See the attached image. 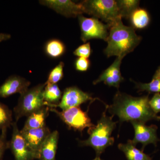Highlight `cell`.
<instances>
[{
    "label": "cell",
    "mask_w": 160,
    "mask_h": 160,
    "mask_svg": "<svg viewBox=\"0 0 160 160\" xmlns=\"http://www.w3.org/2000/svg\"><path fill=\"white\" fill-rule=\"evenodd\" d=\"M136 87L139 92L147 91L149 92H160V79L152 78L149 83H136Z\"/></svg>",
    "instance_id": "cb8c5ba5"
},
{
    "label": "cell",
    "mask_w": 160,
    "mask_h": 160,
    "mask_svg": "<svg viewBox=\"0 0 160 160\" xmlns=\"http://www.w3.org/2000/svg\"><path fill=\"white\" fill-rule=\"evenodd\" d=\"M118 147L125 153L127 160H152L149 156L136 148L130 140H128L126 144H119Z\"/></svg>",
    "instance_id": "ac0fdd59"
},
{
    "label": "cell",
    "mask_w": 160,
    "mask_h": 160,
    "mask_svg": "<svg viewBox=\"0 0 160 160\" xmlns=\"http://www.w3.org/2000/svg\"><path fill=\"white\" fill-rule=\"evenodd\" d=\"M107 47L104 52L108 58L113 56L124 58L134 50L139 45L142 38L138 35L133 27L123 25L122 19L116 21L109 26Z\"/></svg>",
    "instance_id": "7a4b0ae2"
},
{
    "label": "cell",
    "mask_w": 160,
    "mask_h": 160,
    "mask_svg": "<svg viewBox=\"0 0 160 160\" xmlns=\"http://www.w3.org/2000/svg\"><path fill=\"white\" fill-rule=\"evenodd\" d=\"M117 4L120 17L130 18L132 13L138 8L140 1L138 0H118Z\"/></svg>",
    "instance_id": "ffe728a7"
},
{
    "label": "cell",
    "mask_w": 160,
    "mask_h": 160,
    "mask_svg": "<svg viewBox=\"0 0 160 160\" xmlns=\"http://www.w3.org/2000/svg\"><path fill=\"white\" fill-rule=\"evenodd\" d=\"M49 107L45 106L38 111L32 113L27 118L24 129H38L46 126L45 121L48 115Z\"/></svg>",
    "instance_id": "2e32d148"
},
{
    "label": "cell",
    "mask_w": 160,
    "mask_h": 160,
    "mask_svg": "<svg viewBox=\"0 0 160 160\" xmlns=\"http://www.w3.org/2000/svg\"><path fill=\"white\" fill-rule=\"evenodd\" d=\"M12 133L9 142V148L11 149L15 160H33L38 159L39 156L32 151L27 145L25 139L18 128L17 122H12Z\"/></svg>",
    "instance_id": "ba28073f"
},
{
    "label": "cell",
    "mask_w": 160,
    "mask_h": 160,
    "mask_svg": "<svg viewBox=\"0 0 160 160\" xmlns=\"http://www.w3.org/2000/svg\"><path fill=\"white\" fill-rule=\"evenodd\" d=\"M7 128H4L0 132V160H3L4 153L9 148V142L7 140Z\"/></svg>",
    "instance_id": "d4e9b609"
},
{
    "label": "cell",
    "mask_w": 160,
    "mask_h": 160,
    "mask_svg": "<svg viewBox=\"0 0 160 160\" xmlns=\"http://www.w3.org/2000/svg\"><path fill=\"white\" fill-rule=\"evenodd\" d=\"M93 99L91 95L84 92L76 87L66 88L61 101L56 107H58L62 110L69 109L72 107H78L87 101Z\"/></svg>",
    "instance_id": "8fae6325"
},
{
    "label": "cell",
    "mask_w": 160,
    "mask_h": 160,
    "mask_svg": "<svg viewBox=\"0 0 160 160\" xmlns=\"http://www.w3.org/2000/svg\"><path fill=\"white\" fill-rule=\"evenodd\" d=\"M149 106L156 114L160 112V93H156L149 101Z\"/></svg>",
    "instance_id": "83f0119b"
},
{
    "label": "cell",
    "mask_w": 160,
    "mask_h": 160,
    "mask_svg": "<svg viewBox=\"0 0 160 160\" xmlns=\"http://www.w3.org/2000/svg\"><path fill=\"white\" fill-rule=\"evenodd\" d=\"M93 160H102L101 159V158H100V157L99 156H96V157Z\"/></svg>",
    "instance_id": "4dcf8cb0"
},
{
    "label": "cell",
    "mask_w": 160,
    "mask_h": 160,
    "mask_svg": "<svg viewBox=\"0 0 160 160\" xmlns=\"http://www.w3.org/2000/svg\"><path fill=\"white\" fill-rule=\"evenodd\" d=\"M84 12L101 19L109 26L120 17L116 1L114 0H86L81 2Z\"/></svg>",
    "instance_id": "5b68a950"
},
{
    "label": "cell",
    "mask_w": 160,
    "mask_h": 160,
    "mask_svg": "<svg viewBox=\"0 0 160 160\" xmlns=\"http://www.w3.org/2000/svg\"><path fill=\"white\" fill-rule=\"evenodd\" d=\"M49 110L56 113L68 127L75 130L82 132L86 128L90 129L95 126L87 112L82 110L79 106L61 112L54 108H49Z\"/></svg>",
    "instance_id": "8992f818"
},
{
    "label": "cell",
    "mask_w": 160,
    "mask_h": 160,
    "mask_svg": "<svg viewBox=\"0 0 160 160\" xmlns=\"http://www.w3.org/2000/svg\"><path fill=\"white\" fill-rule=\"evenodd\" d=\"M58 138V131L51 132L41 146L39 152V160H55Z\"/></svg>",
    "instance_id": "9a60e30c"
},
{
    "label": "cell",
    "mask_w": 160,
    "mask_h": 160,
    "mask_svg": "<svg viewBox=\"0 0 160 160\" xmlns=\"http://www.w3.org/2000/svg\"><path fill=\"white\" fill-rule=\"evenodd\" d=\"M64 63L63 62H60L57 66L52 69L45 84H55L61 81L64 76Z\"/></svg>",
    "instance_id": "603a6c76"
},
{
    "label": "cell",
    "mask_w": 160,
    "mask_h": 160,
    "mask_svg": "<svg viewBox=\"0 0 160 160\" xmlns=\"http://www.w3.org/2000/svg\"><path fill=\"white\" fill-rule=\"evenodd\" d=\"M91 49L90 43L88 42L83 44L75 50L73 54L79 58H88L91 54Z\"/></svg>",
    "instance_id": "484cf974"
},
{
    "label": "cell",
    "mask_w": 160,
    "mask_h": 160,
    "mask_svg": "<svg viewBox=\"0 0 160 160\" xmlns=\"http://www.w3.org/2000/svg\"><path fill=\"white\" fill-rule=\"evenodd\" d=\"M149 96L133 97L117 92L112 105L107 106L112 116L117 115L120 122H139L145 123L150 120L160 121V116L152 111L149 104Z\"/></svg>",
    "instance_id": "6da1fadb"
},
{
    "label": "cell",
    "mask_w": 160,
    "mask_h": 160,
    "mask_svg": "<svg viewBox=\"0 0 160 160\" xmlns=\"http://www.w3.org/2000/svg\"><path fill=\"white\" fill-rule=\"evenodd\" d=\"M134 128L135 136L131 142L135 146L140 143L142 144V151L145 146L149 144H154L156 146L158 142L160 140L157 134L158 127L155 125L147 126L145 123L137 122H131Z\"/></svg>",
    "instance_id": "30bf717a"
},
{
    "label": "cell",
    "mask_w": 160,
    "mask_h": 160,
    "mask_svg": "<svg viewBox=\"0 0 160 160\" xmlns=\"http://www.w3.org/2000/svg\"><path fill=\"white\" fill-rule=\"evenodd\" d=\"M20 132L29 148L39 156L41 146L47 137L51 133L49 128L46 126L38 129L23 128Z\"/></svg>",
    "instance_id": "7c38bea8"
},
{
    "label": "cell",
    "mask_w": 160,
    "mask_h": 160,
    "mask_svg": "<svg viewBox=\"0 0 160 160\" xmlns=\"http://www.w3.org/2000/svg\"><path fill=\"white\" fill-rule=\"evenodd\" d=\"M90 65V62L88 58H78L76 60L75 68L79 71H86L88 70Z\"/></svg>",
    "instance_id": "4316f807"
},
{
    "label": "cell",
    "mask_w": 160,
    "mask_h": 160,
    "mask_svg": "<svg viewBox=\"0 0 160 160\" xmlns=\"http://www.w3.org/2000/svg\"><path fill=\"white\" fill-rule=\"evenodd\" d=\"M152 78L160 79V67L156 72L155 73L154 76H153Z\"/></svg>",
    "instance_id": "f546056e"
},
{
    "label": "cell",
    "mask_w": 160,
    "mask_h": 160,
    "mask_svg": "<svg viewBox=\"0 0 160 160\" xmlns=\"http://www.w3.org/2000/svg\"><path fill=\"white\" fill-rule=\"evenodd\" d=\"M45 86V83L38 84L20 94L17 105L13 109L16 122L46 106L44 99Z\"/></svg>",
    "instance_id": "277c9868"
},
{
    "label": "cell",
    "mask_w": 160,
    "mask_h": 160,
    "mask_svg": "<svg viewBox=\"0 0 160 160\" xmlns=\"http://www.w3.org/2000/svg\"><path fill=\"white\" fill-rule=\"evenodd\" d=\"M10 34L7 33H0V42L3 41H7L11 38Z\"/></svg>",
    "instance_id": "f1b7e54d"
},
{
    "label": "cell",
    "mask_w": 160,
    "mask_h": 160,
    "mask_svg": "<svg viewBox=\"0 0 160 160\" xmlns=\"http://www.w3.org/2000/svg\"><path fill=\"white\" fill-rule=\"evenodd\" d=\"M62 98V92L57 84L46 85L44 90V99L46 106L50 108L56 107Z\"/></svg>",
    "instance_id": "e0dca14e"
},
{
    "label": "cell",
    "mask_w": 160,
    "mask_h": 160,
    "mask_svg": "<svg viewBox=\"0 0 160 160\" xmlns=\"http://www.w3.org/2000/svg\"><path fill=\"white\" fill-rule=\"evenodd\" d=\"M30 84V82L24 78L11 76L0 86V98H8L17 93L22 94L29 89Z\"/></svg>",
    "instance_id": "4fadbf2b"
},
{
    "label": "cell",
    "mask_w": 160,
    "mask_h": 160,
    "mask_svg": "<svg viewBox=\"0 0 160 160\" xmlns=\"http://www.w3.org/2000/svg\"><path fill=\"white\" fill-rule=\"evenodd\" d=\"M46 54L53 58L62 56L66 50L62 42L58 39H52L46 43L45 47Z\"/></svg>",
    "instance_id": "44dd1931"
},
{
    "label": "cell",
    "mask_w": 160,
    "mask_h": 160,
    "mask_svg": "<svg viewBox=\"0 0 160 160\" xmlns=\"http://www.w3.org/2000/svg\"><path fill=\"white\" fill-rule=\"evenodd\" d=\"M12 123V112L8 106L0 102V130L8 128Z\"/></svg>",
    "instance_id": "7402d4cb"
},
{
    "label": "cell",
    "mask_w": 160,
    "mask_h": 160,
    "mask_svg": "<svg viewBox=\"0 0 160 160\" xmlns=\"http://www.w3.org/2000/svg\"><path fill=\"white\" fill-rule=\"evenodd\" d=\"M112 117L106 116V112H103L97 125L89 129V138L84 141H80V146L92 147L95 150L97 156L100 157L107 147L114 143V138L111 135L116 127V122L112 121Z\"/></svg>",
    "instance_id": "3957f363"
},
{
    "label": "cell",
    "mask_w": 160,
    "mask_h": 160,
    "mask_svg": "<svg viewBox=\"0 0 160 160\" xmlns=\"http://www.w3.org/2000/svg\"><path fill=\"white\" fill-rule=\"evenodd\" d=\"M130 20L132 26L137 29H143L149 25L150 19L149 14L145 9H138L131 15Z\"/></svg>",
    "instance_id": "d6986e66"
},
{
    "label": "cell",
    "mask_w": 160,
    "mask_h": 160,
    "mask_svg": "<svg viewBox=\"0 0 160 160\" xmlns=\"http://www.w3.org/2000/svg\"><path fill=\"white\" fill-rule=\"evenodd\" d=\"M123 58L121 57L117 58L111 66L103 72L98 78L93 82V85L104 82L108 86L118 88L120 83L124 80L120 71V66Z\"/></svg>",
    "instance_id": "5bb4252c"
},
{
    "label": "cell",
    "mask_w": 160,
    "mask_h": 160,
    "mask_svg": "<svg viewBox=\"0 0 160 160\" xmlns=\"http://www.w3.org/2000/svg\"><path fill=\"white\" fill-rule=\"evenodd\" d=\"M39 3L67 18L76 17L85 13L81 3L77 4L70 0H43Z\"/></svg>",
    "instance_id": "9c48e42d"
},
{
    "label": "cell",
    "mask_w": 160,
    "mask_h": 160,
    "mask_svg": "<svg viewBox=\"0 0 160 160\" xmlns=\"http://www.w3.org/2000/svg\"><path fill=\"white\" fill-rule=\"evenodd\" d=\"M78 18L81 29V39L84 42L92 39L106 41L109 34V25L103 24L96 18H87L82 15L78 16Z\"/></svg>",
    "instance_id": "52a82bcc"
}]
</instances>
